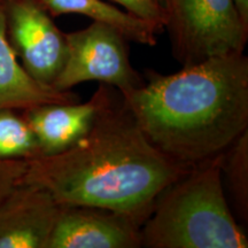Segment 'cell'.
<instances>
[{
    "instance_id": "8fae6325",
    "label": "cell",
    "mask_w": 248,
    "mask_h": 248,
    "mask_svg": "<svg viewBox=\"0 0 248 248\" xmlns=\"http://www.w3.org/2000/svg\"><path fill=\"white\" fill-rule=\"evenodd\" d=\"M52 16L79 14L93 22L106 24L119 31L128 42L140 45H156L159 31L151 23L102 0H39Z\"/></svg>"
},
{
    "instance_id": "3957f363",
    "label": "cell",
    "mask_w": 248,
    "mask_h": 248,
    "mask_svg": "<svg viewBox=\"0 0 248 248\" xmlns=\"http://www.w3.org/2000/svg\"><path fill=\"white\" fill-rule=\"evenodd\" d=\"M222 154L193 166L161 192L140 228L142 247H248L224 194Z\"/></svg>"
},
{
    "instance_id": "277c9868",
    "label": "cell",
    "mask_w": 248,
    "mask_h": 248,
    "mask_svg": "<svg viewBox=\"0 0 248 248\" xmlns=\"http://www.w3.org/2000/svg\"><path fill=\"white\" fill-rule=\"evenodd\" d=\"M164 30L182 67L244 52L248 28L234 0H167Z\"/></svg>"
},
{
    "instance_id": "7a4b0ae2",
    "label": "cell",
    "mask_w": 248,
    "mask_h": 248,
    "mask_svg": "<svg viewBox=\"0 0 248 248\" xmlns=\"http://www.w3.org/2000/svg\"><path fill=\"white\" fill-rule=\"evenodd\" d=\"M120 94L155 148L197 166L248 130V58L214 57L171 75L148 70L140 86Z\"/></svg>"
},
{
    "instance_id": "8992f818",
    "label": "cell",
    "mask_w": 248,
    "mask_h": 248,
    "mask_svg": "<svg viewBox=\"0 0 248 248\" xmlns=\"http://www.w3.org/2000/svg\"><path fill=\"white\" fill-rule=\"evenodd\" d=\"M6 33L24 69L40 84L53 85L67 59L66 33L39 0H2Z\"/></svg>"
},
{
    "instance_id": "9a60e30c",
    "label": "cell",
    "mask_w": 248,
    "mask_h": 248,
    "mask_svg": "<svg viewBox=\"0 0 248 248\" xmlns=\"http://www.w3.org/2000/svg\"><path fill=\"white\" fill-rule=\"evenodd\" d=\"M27 166V160H0V202L22 179Z\"/></svg>"
},
{
    "instance_id": "e0dca14e",
    "label": "cell",
    "mask_w": 248,
    "mask_h": 248,
    "mask_svg": "<svg viewBox=\"0 0 248 248\" xmlns=\"http://www.w3.org/2000/svg\"><path fill=\"white\" fill-rule=\"evenodd\" d=\"M166 1H167V0H160L161 5H162V6H163V8H164V4H166Z\"/></svg>"
},
{
    "instance_id": "4fadbf2b",
    "label": "cell",
    "mask_w": 248,
    "mask_h": 248,
    "mask_svg": "<svg viewBox=\"0 0 248 248\" xmlns=\"http://www.w3.org/2000/svg\"><path fill=\"white\" fill-rule=\"evenodd\" d=\"M222 173L237 208L247 218L248 215V130L240 135L222 154Z\"/></svg>"
},
{
    "instance_id": "5bb4252c",
    "label": "cell",
    "mask_w": 248,
    "mask_h": 248,
    "mask_svg": "<svg viewBox=\"0 0 248 248\" xmlns=\"http://www.w3.org/2000/svg\"><path fill=\"white\" fill-rule=\"evenodd\" d=\"M113 1L125 8L128 13L151 23L156 28L159 33L164 30L166 13L160 0H113Z\"/></svg>"
},
{
    "instance_id": "2e32d148",
    "label": "cell",
    "mask_w": 248,
    "mask_h": 248,
    "mask_svg": "<svg viewBox=\"0 0 248 248\" xmlns=\"http://www.w3.org/2000/svg\"><path fill=\"white\" fill-rule=\"evenodd\" d=\"M234 5L245 27L248 28V0H234Z\"/></svg>"
},
{
    "instance_id": "6da1fadb",
    "label": "cell",
    "mask_w": 248,
    "mask_h": 248,
    "mask_svg": "<svg viewBox=\"0 0 248 248\" xmlns=\"http://www.w3.org/2000/svg\"><path fill=\"white\" fill-rule=\"evenodd\" d=\"M27 161L20 182L42 186L62 206L113 210L140 226L161 192L192 168L151 144L114 88L75 144Z\"/></svg>"
},
{
    "instance_id": "ba28073f",
    "label": "cell",
    "mask_w": 248,
    "mask_h": 248,
    "mask_svg": "<svg viewBox=\"0 0 248 248\" xmlns=\"http://www.w3.org/2000/svg\"><path fill=\"white\" fill-rule=\"evenodd\" d=\"M61 207L42 186L18 182L0 202V248H47Z\"/></svg>"
},
{
    "instance_id": "9c48e42d",
    "label": "cell",
    "mask_w": 248,
    "mask_h": 248,
    "mask_svg": "<svg viewBox=\"0 0 248 248\" xmlns=\"http://www.w3.org/2000/svg\"><path fill=\"white\" fill-rule=\"evenodd\" d=\"M111 86L100 84L86 102H53L21 111L35 133L40 156H49L66 151L88 132Z\"/></svg>"
},
{
    "instance_id": "5b68a950",
    "label": "cell",
    "mask_w": 248,
    "mask_h": 248,
    "mask_svg": "<svg viewBox=\"0 0 248 248\" xmlns=\"http://www.w3.org/2000/svg\"><path fill=\"white\" fill-rule=\"evenodd\" d=\"M67 59L52 88L70 91L84 82H100L120 93L144 83L129 60L128 40L106 24L93 22L82 30L66 33Z\"/></svg>"
},
{
    "instance_id": "52a82bcc",
    "label": "cell",
    "mask_w": 248,
    "mask_h": 248,
    "mask_svg": "<svg viewBox=\"0 0 248 248\" xmlns=\"http://www.w3.org/2000/svg\"><path fill=\"white\" fill-rule=\"evenodd\" d=\"M140 224L124 214L91 206H62L47 248H139Z\"/></svg>"
},
{
    "instance_id": "7c38bea8",
    "label": "cell",
    "mask_w": 248,
    "mask_h": 248,
    "mask_svg": "<svg viewBox=\"0 0 248 248\" xmlns=\"http://www.w3.org/2000/svg\"><path fill=\"white\" fill-rule=\"evenodd\" d=\"M39 156L38 141L22 114L0 109V160H32Z\"/></svg>"
},
{
    "instance_id": "30bf717a",
    "label": "cell",
    "mask_w": 248,
    "mask_h": 248,
    "mask_svg": "<svg viewBox=\"0 0 248 248\" xmlns=\"http://www.w3.org/2000/svg\"><path fill=\"white\" fill-rule=\"evenodd\" d=\"M77 101L76 93L40 84L24 69L8 42L4 1L0 0V109L22 111L44 104Z\"/></svg>"
}]
</instances>
